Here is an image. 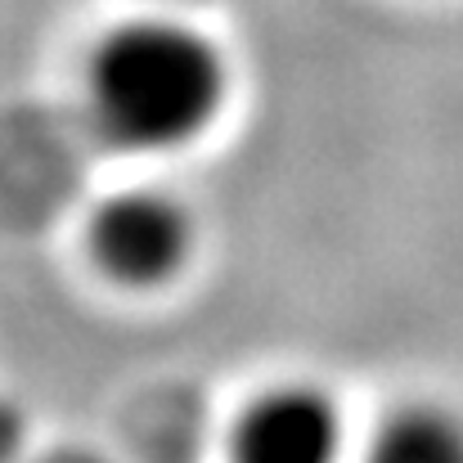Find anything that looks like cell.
Wrapping results in <instances>:
<instances>
[{
  "instance_id": "cell-1",
  "label": "cell",
  "mask_w": 463,
  "mask_h": 463,
  "mask_svg": "<svg viewBox=\"0 0 463 463\" xmlns=\"http://www.w3.org/2000/svg\"><path fill=\"white\" fill-rule=\"evenodd\" d=\"M225 45L194 18L131 14L104 27L81 63V104L95 136L122 154H184L230 109Z\"/></svg>"
},
{
  "instance_id": "cell-2",
  "label": "cell",
  "mask_w": 463,
  "mask_h": 463,
  "mask_svg": "<svg viewBox=\"0 0 463 463\" xmlns=\"http://www.w3.org/2000/svg\"><path fill=\"white\" fill-rule=\"evenodd\" d=\"M198 248L194 207L162 184H127L104 194L86 216L90 266L131 293H154L180 279Z\"/></svg>"
},
{
  "instance_id": "cell-4",
  "label": "cell",
  "mask_w": 463,
  "mask_h": 463,
  "mask_svg": "<svg viewBox=\"0 0 463 463\" xmlns=\"http://www.w3.org/2000/svg\"><path fill=\"white\" fill-rule=\"evenodd\" d=\"M364 463H463V414L450 405H401L378 423Z\"/></svg>"
},
{
  "instance_id": "cell-3",
  "label": "cell",
  "mask_w": 463,
  "mask_h": 463,
  "mask_svg": "<svg viewBox=\"0 0 463 463\" xmlns=\"http://www.w3.org/2000/svg\"><path fill=\"white\" fill-rule=\"evenodd\" d=\"M346 414L310 378H279L248 396L230 428L225 463H342Z\"/></svg>"
}]
</instances>
